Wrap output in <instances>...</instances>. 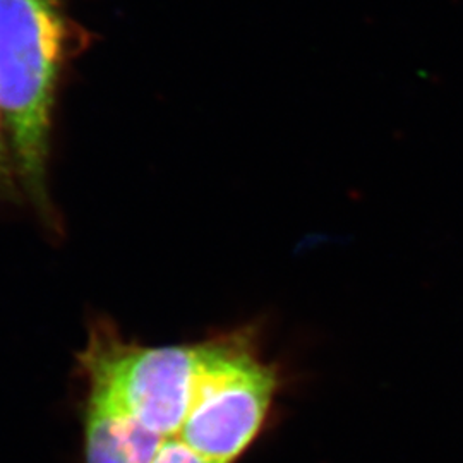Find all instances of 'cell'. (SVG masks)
Wrapping results in <instances>:
<instances>
[{
    "label": "cell",
    "instance_id": "6da1fadb",
    "mask_svg": "<svg viewBox=\"0 0 463 463\" xmlns=\"http://www.w3.org/2000/svg\"><path fill=\"white\" fill-rule=\"evenodd\" d=\"M59 0H0V120L34 206L50 213L52 114L64 62Z\"/></svg>",
    "mask_w": 463,
    "mask_h": 463
},
{
    "label": "cell",
    "instance_id": "3957f363",
    "mask_svg": "<svg viewBox=\"0 0 463 463\" xmlns=\"http://www.w3.org/2000/svg\"><path fill=\"white\" fill-rule=\"evenodd\" d=\"M153 463H212L203 458L194 449L184 445L181 439H166L162 443Z\"/></svg>",
    "mask_w": 463,
    "mask_h": 463
},
{
    "label": "cell",
    "instance_id": "7a4b0ae2",
    "mask_svg": "<svg viewBox=\"0 0 463 463\" xmlns=\"http://www.w3.org/2000/svg\"><path fill=\"white\" fill-rule=\"evenodd\" d=\"M279 388V367L263 359L254 326L199 342L193 398L177 439L208 462H237L265 428Z\"/></svg>",
    "mask_w": 463,
    "mask_h": 463
},
{
    "label": "cell",
    "instance_id": "277c9868",
    "mask_svg": "<svg viewBox=\"0 0 463 463\" xmlns=\"http://www.w3.org/2000/svg\"><path fill=\"white\" fill-rule=\"evenodd\" d=\"M0 124H2V120H0ZM2 151L4 149H2V136H0V162H2Z\"/></svg>",
    "mask_w": 463,
    "mask_h": 463
}]
</instances>
